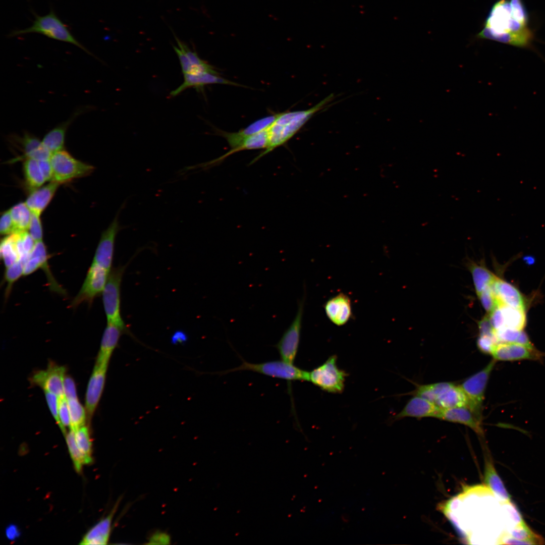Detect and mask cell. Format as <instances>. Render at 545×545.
I'll return each mask as SVG.
<instances>
[{
	"instance_id": "cell-56",
	"label": "cell",
	"mask_w": 545,
	"mask_h": 545,
	"mask_svg": "<svg viewBox=\"0 0 545 545\" xmlns=\"http://www.w3.org/2000/svg\"><path fill=\"white\" fill-rule=\"evenodd\" d=\"M186 336L183 332H177L173 337L174 342H183L185 341Z\"/></svg>"
},
{
	"instance_id": "cell-21",
	"label": "cell",
	"mask_w": 545,
	"mask_h": 545,
	"mask_svg": "<svg viewBox=\"0 0 545 545\" xmlns=\"http://www.w3.org/2000/svg\"><path fill=\"white\" fill-rule=\"evenodd\" d=\"M60 185L51 181L46 185L31 191L25 202L31 212L41 215L52 199Z\"/></svg>"
},
{
	"instance_id": "cell-6",
	"label": "cell",
	"mask_w": 545,
	"mask_h": 545,
	"mask_svg": "<svg viewBox=\"0 0 545 545\" xmlns=\"http://www.w3.org/2000/svg\"><path fill=\"white\" fill-rule=\"evenodd\" d=\"M49 161L52 169L51 181L60 184L87 176L94 169L92 165L77 159L65 149L52 153Z\"/></svg>"
},
{
	"instance_id": "cell-31",
	"label": "cell",
	"mask_w": 545,
	"mask_h": 545,
	"mask_svg": "<svg viewBox=\"0 0 545 545\" xmlns=\"http://www.w3.org/2000/svg\"><path fill=\"white\" fill-rule=\"evenodd\" d=\"M31 253L39 258L41 265L40 268H42L45 274L50 289L57 293L65 294V291L57 282L49 269L48 263V254L46 247L42 241L35 243Z\"/></svg>"
},
{
	"instance_id": "cell-8",
	"label": "cell",
	"mask_w": 545,
	"mask_h": 545,
	"mask_svg": "<svg viewBox=\"0 0 545 545\" xmlns=\"http://www.w3.org/2000/svg\"><path fill=\"white\" fill-rule=\"evenodd\" d=\"M305 300L304 290L303 295L298 302L295 317L275 345L281 360L290 364H294L299 346Z\"/></svg>"
},
{
	"instance_id": "cell-4",
	"label": "cell",
	"mask_w": 545,
	"mask_h": 545,
	"mask_svg": "<svg viewBox=\"0 0 545 545\" xmlns=\"http://www.w3.org/2000/svg\"><path fill=\"white\" fill-rule=\"evenodd\" d=\"M125 269V266H119L111 270L101 294L107 323L117 325L126 333L128 328L121 313V285Z\"/></svg>"
},
{
	"instance_id": "cell-30",
	"label": "cell",
	"mask_w": 545,
	"mask_h": 545,
	"mask_svg": "<svg viewBox=\"0 0 545 545\" xmlns=\"http://www.w3.org/2000/svg\"><path fill=\"white\" fill-rule=\"evenodd\" d=\"M23 169L25 182L30 191L41 187L46 182L38 160L30 158H25Z\"/></svg>"
},
{
	"instance_id": "cell-25",
	"label": "cell",
	"mask_w": 545,
	"mask_h": 545,
	"mask_svg": "<svg viewBox=\"0 0 545 545\" xmlns=\"http://www.w3.org/2000/svg\"><path fill=\"white\" fill-rule=\"evenodd\" d=\"M484 481L486 486L502 504L511 502V496L497 473L492 457L487 451H485L484 455Z\"/></svg>"
},
{
	"instance_id": "cell-35",
	"label": "cell",
	"mask_w": 545,
	"mask_h": 545,
	"mask_svg": "<svg viewBox=\"0 0 545 545\" xmlns=\"http://www.w3.org/2000/svg\"><path fill=\"white\" fill-rule=\"evenodd\" d=\"M65 436L74 468L77 472L80 473L83 466L91 463L92 460L85 457L78 448L75 440L74 431L70 429Z\"/></svg>"
},
{
	"instance_id": "cell-52",
	"label": "cell",
	"mask_w": 545,
	"mask_h": 545,
	"mask_svg": "<svg viewBox=\"0 0 545 545\" xmlns=\"http://www.w3.org/2000/svg\"><path fill=\"white\" fill-rule=\"evenodd\" d=\"M506 505L507 506V511L509 512L510 517L516 525L524 521L521 514L515 504L510 502L506 503Z\"/></svg>"
},
{
	"instance_id": "cell-2",
	"label": "cell",
	"mask_w": 545,
	"mask_h": 545,
	"mask_svg": "<svg viewBox=\"0 0 545 545\" xmlns=\"http://www.w3.org/2000/svg\"><path fill=\"white\" fill-rule=\"evenodd\" d=\"M334 98L331 94L310 108L279 114L277 118L268 129V142L267 148L255 157L252 164L276 148L286 143L293 137L303 125L316 113L329 106Z\"/></svg>"
},
{
	"instance_id": "cell-18",
	"label": "cell",
	"mask_w": 545,
	"mask_h": 545,
	"mask_svg": "<svg viewBox=\"0 0 545 545\" xmlns=\"http://www.w3.org/2000/svg\"><path fill=\"white\" fill-rule=\"evenodd\" d=\"M493 359L499 361L540 359L542 355L534 348L514 343H499L492 354Z\"/></svg>"
},
{
	"instance_id": "cell-32",
	"label": "cell",
	"mask_w": 545,
	"mask_h": 545,
	"mask_svg": "<svg viewBox=\"0 0 545 545\" xmlns=\"http://www.w3.org/2000/svg\"><path fill=\"white\" fill-rule=\"evenodd\" d=\"M500 307L504 318V327L517 331H522L526 324L525 309L515 308L505 305Z\"/></svg>"
},
{
	"instance_id": "cell-42",
	"label": "cell",
	"mask_w": 545,
	"mask_h": 545,
	"mask_svg": "<svg viewBox=\"0 0 545 545\" xmlns=\"http://www.w3.org/2000/svg\"><path fill=\"white\" fill-rule=\"evenodd\" d=\"M477 296L482 306L488 314L499 306L498 300L491 286L486 288Z\"/></svg>"
},
{
	"instance_id": "cell-7",
	"label": "cell",
	"mask_w": 545,
	"mask_h": 545,
	"mask_svg": "<svg viewBox=\"0 0 545 545\" xmlns=\"http://www.w3.org/2000/svg\"><path fill=\"white\" fill-rule=\"evenodd\" d=\"M336 355L331 356L323 364L310 371L309 382L326 392L342 393L348 374L338 367Z\"/></svg>"
},
{
	"instance_id": "cell-36",
	"label": "cell",
	"mask_w": 545,
	"mask_h": 545,
	"mask_svg": "<svg viewBox=\"0 0 545 545\" xmlns=\"http://www.w3.org/2000/svg\"><path fill=\"white\" fill-rule=\"evenodd\" d=\"M67 400L70 412V429L74 431L85 425L87 420L86 411L85 408L80 403L78 398Z\"/></svg>"
},
{
	"instance_id": "cell-37",
	"label": "cell",
	"mask_w": 545,
	"mask_h": 545,
	"mask_svg": "<svg viewBox=\"0 0 545 545\" xmlns=\"http://www.w3.org/2000/svg\"><path fill=\"white\" fill-rule=\"evenodd\" d=\"M451 383L441 382L420 386L415 391V395L421 397L434 404L437 398Z\"/></svg>"
},
{
	"instance_id": "cell-53",
	"label": "cell",
	"mask_w": 545,
	"mask_h": 545,
	"mask_svg": "<svg viewBox=\"0 0 545 545\" xmlns=\"http://www.w3.org/2000/svg\"><path fill=\"white\" fill-rule=\"evenodd\" d=\"M38 163L45 181H51L52 179V169L49 160H40Z\"/></svg>"
},
{
	"instance_id": "cell-11",
	"label": "cell",
	"mask_w": 545,
	"mask_h": 545,
	"mask_svg": "<svg viewBox=\"0 0 545 545\" xmlns=\"http://www.w3.org/2000/svg\"><path fill=\"white\" fill-rule=\"evenodd\" d=\"M124 203L118 211L113 221L102 232L92 262L97 264L110 272L114 257L115 243L118 232L124 227L120 224L119 216L125 207Z\"/></svg>"
},
{
	"instance_id": "cell-24",
	"label": "cell",
	"mask_w": 545,
	"mask_h": 545,
	"mask_svg": "<svg viewBox=\"0 0 545 545\" xmlns=\"http://www.w3.org/2000/svg\"><path fill=\"white\" fill-rule=\"evenodd\" d=\"M499 302V306L505 305L525 309V301L520 291L511 284L499 278L491 286Z\"/></svg>"
},
{
	"instance_id": "cell-50",
	"label": "cell",
	"mask_w": 545,
	"mask_h": 545,
	"mask_svg": "<svg viewBox=\"0 0 545 545\" xmlns=\"http://www.w3.org/2000/svg\"><path fill=\"white\" fill-rule=\"evenodd\" d=\"M497 544H534L529 540H522L516 538L512 536L510 533L507 532L503 533L498 539Z\"/></svg>"
},
{
	"instance_id": "cell-34",
	"label": "cell",
	"mask_w": 545,
	"mask_h": 545,
	"mask_svg": "<svg viewBox=\"0 0 545 545\" xmlns=\"http://www.w3.org/2000/svg\"><path fill=\"white\" fill-rule=\"evenodd\" d=\"M0 255L6 267L11 266L19 260L15 233L7 235L2 240L0 245Z\"/></svg>"
},
{
	"instance_id": "cell-19",
	"label": "cell",
	"mask_w": 545,
	"mask_h": 545,
	"mask_svg": "<svg viewBox=\"0 0 545 545\" xmlns=\"http://www.w3.org/2000/svg\"><path fill=\"white\" fill-rule=\"evenodd\" d=\"M324 309L328 319L337 326L345 325L352 316L351 299L343 293L329 299L324 304Z\"/></svg>"
},
{
	"instance_id": "cell-28",
	"label": "cell",
	"mask_w": 545,
	"mask_h": 545,
	"mask_svg": "<svg viewBox=\"0 0 545 545\" xmlns=\"http://www.w3.org/2000/svg\"><path fill=\"white\" fill-rule=\"evenodd\" d=\"M179 48L183 51L187 58L188 64L183 74H199L210 73L218 75L213 66L201 59L196 52L192 51L184 43L177 38Z\"/></svg>"
},
{
	"instance_id": "cell-26",
	"label": "cell",
	"mask_w": 545,
	"mask_h": 545,
	"mask_svg": "<svg viewBox=\"0 0 545 545\" xmlns=\"http://www.w3.org/2000/svg\"><path fill=\"white\" fill-rule=\"evenodd\" d=\"M124 333L125 332L119 326L107 323L102 334L96 362L109 363L111 357Z\"/></svg>"
},
{
	"instance_id": "cell-16",
	"label": "cell",
	"mask_w": 545,
	"mask_h": 545,
	"mask_svg": "<svg viewBox=\"0 0 545 545\" xmlns=\"http://www.w3.org/2000/svg\"><path fill=\"white\" fill-rule=\"evenodd\" d=\"M9 138L10 142L22 152L24 159L30 158L38 161L50 159L52 153L35 135L24 132L20 136L12 135Z\"/></svg>"
},
{
	"instance_id": "cell-49",
	"label": "cell",
	"mask_w": 545,
	"mask_h": 545,
	"mask_svg": "<svg viewBox=\"0 0 545 545\" xmlns=\"http://www.w3.org/2000/svg\"><path fill=\"white\" fill-rule=\"evenodd\" d=\"M64 392L67 399L78 398L75 383L72 377L66 374L64 382Z\"/></svg>"
},
{
	"instance_id": "cell-3",
	"label": "cell",
	"mask_w": 545,
	"mask_h": 545,
	"mask_svg": "<svg viewBox=\"0 0 545 545\" xmlns=\"http://www.w3.org/2000/svg\"><path fill=\"white\" fill-rule=\"evenodd\" d=\"M242 363L238 367L217 373L224 375L239 371H250L271 377L285 380L288 383L295 381L309 382V372L283 360H272L258 363L248 362L242 359Z\"/></svg>"
},
{
	"instance_id": "cell-12",
	"label": "cell",
	"mask_w": 545,
	"mask_h": 545,
	"mask_svg": "<svg viewBox=\"0 0 545 545\" xmlns=\"http://www.w3.org/2000/svg\"><path fill=\"white\" fill-rule=\"evenodd\" d=\"M66 367L51 362L45 369L33 373L29 378L30 384L42 389L43 391L53 393L59 397L64 396V382Z\"/></svg>"
},
{
	"instance_id": "cell-41",
	"label": "cell",
	"mask_w": 545,
	"mask_h": 545,
	"mask_svg": "<svg viewBox=\"0 0 545 545\" xmlns=\"http://www.w3.org/2000/svg\"><path fill=\"white\" fill-rule=\"evenodd\" d=\"M59 417L60 428L65 435L67 432V428L70 427V417L68 403L65 395L59 397Z\"/></svg>"
},
{
	"instance_id": "cell-47",
	"label": "cell",
	"mask_w": 545,
	"mask_h": 545,
	"mask_svg": "<svg viewBox=\"0 0 545 545\" xmlns=\"http://www.w3.org/2000/svg\"><path fill=\"white\" fill-rule=\"evenodd\" d=\"M15 229L10 209L3 212L0 219V233L2 235L15 233Z\"/></svg>"
},
{
	"instance_id": "cell-10",
	"label": "cell",
	"mask_w": 545,
	"mask_h": 545,
	"mask_svg": "<svg viewBox=\"0 0 545 545\" xmlns=\"http://www.w3.org/2000/svg\"><path fill=\"white\" fill-rule=\"evenodd\" d=\"M109 274L103 267L92 262L82 287L70 306L76 308L83 302L91 305L94 298L102 293Z\"/></svg>"
},
{
	"instance_id": "cell-22",
	"label": "cell",
	"mask_w": 545,
	"mask_h": 545,
	"mask_svg": "<svg viewBox=\"0 0 545 545\" xmlns=\"http://www.w3.org/2000/svg\"><path fill=\"white\" fill-rule=\"evenodd\" d=\"M439 409L440 408L433 403L415 395L408 401L402 410L395 415V420L405 417H435Z\"/></svg>"
},
{
	"instance_id": "cell-1",
	"label": "cell",
	"mask_w": 545,
	"mask_h": 545,
	"mask_svg": "<svg viewBox=\"0 0 545 545\" xmlns=\"http://www.w3.org/2000/svg\"><path fill=\"white\" fill-rule=\"evenodd\" d=\"M478 36L521 47L529 46L533 39L527 26L513 18L508 0H500L493 6Z\"/></svg>"
},
{
	"instance_id": "cell-5",
	"label": "cell",
	"mask_w": 545,
	"mask_h": 545,
	"mask_svg": "<svg viewBox=\"0 0 545 545\" xmlns=\"http://www.w3.org/2000/svg\"><path fill=\"white\" fill-rule=\"evenodd\" d=\"M30 33H40L53 39L73 44L93 56L72 35L66 26L52 11L45 16H37L31 26L15 31L11 35L15 36Z\"/></svg>"
},
{
	"instance_id": "cell-20",
	"label": "cell",
	"mask_w": 545,
	"mask_h": 545,
	"mask_svg": "<svg viewBox=\"0 0 545 545\" xmlns=\"http://www.w3.org/2000/svg\"><path fill=\"white\" fill-rule=\"evenodd\" d=\"M120 500H118L110 513L101 519L85 534L81 544H105L108 543L112 529L113 518L118 509Z\"/></svg>"
},
{
	"instance_id": "cell-15",
	"label": "cell",
	"mask_w": 545,
	"mask_h": 545,
	"mask_svg": "<svg viewBox=\"0 0 545 545\" xmlns=\"http://www.w3.org/2000/svg\"><path fill=\"white\" fill-rule=\"evenodd\" d=\"M481 415L467 406L440 408L435 418L466 425L480 438H484Z\"/></svg>"
},
{
	"instance_id": "cell-40",
	"label": "cell",
	"mask_w": 545,
	"mask_h": 545,
	"mask_svg": "<svg viewBox=\"0 0 545 545\" xmlns=\"http://www.w3.org/2000/svg\"><path fill=\"white\" fill-rule=\"evenodd\" d=\"M24 264L18 260L11 266L6 267L4 273V281L7 284L5 291V299L9 297L13 284L22 276H23Z\"/></svg>"
},
{
	"instance_id": "cell-23",
	"label": "cell",
	"mask_w": 545,
	"mask_h": 545,
	"mask_svg": "<svg viewBox=\"0 0 545 545\" xmlns=\"http://www.w3.org/2000/svg\"><path fill=\"white\" fill-rule=\"evenodd\" d=\"M213 84L239 85L235 82L212 73L185 74H184V82L183 83L175 90L172 91L170 92V96L175 97L188 88L194 87L197 90H199L202 89L205 85Z\"/></svg>"
},
{
	"instance_id": "cell-46",
	"label": "cell",
	"mask_w": 545,
	"mask_h": 545,
	"mask_svg": "<svg viewBox=\"0 0 545 545\" xmlns=\"http://www.w3.org/2000/svg\"><path fill=\"white\" fill-rule=\"evenodd\" d=\"M498 344L495 336L479 335L477 340L479 350L483 353L490 355Z\"/></svg>"
},
{
	"instance_id": "cell-51",
	"label": "cell",
	"mask_w": 545,
	"mask_h": 545,
	"mask_svg": "<svg viewBox=\"0 0 545 545\" xmlns=\"http://www.w3.org/2000/svg\"><path fill=\"white\" fill-rule=\"evenodd\" d=\"M479 335H488L495 336V330L493 328L489 315L484 316L478 322Z\"/></svg>"
},
{
	"instance_id": "cell-48",
	"label": "cell",
	"mask_w": 545,
	"mask_h": 545,
	"mask_svg": "<svg viewBox=\"0 0 545 545\" xmlns=\"http://www.w3.org/2000/svg\"><path fill=\"white\" fill-rule=\"evenodd\" d=\"M44 393L49 411L57 424L60 427V422L59 417V397L53 393L47 391H44Z\"/></svg>"
},
{
	"instance_id": "cell-27",
	"label": "cell",
	"mask_w": 545,
	"mask_h": 545,
	"mask_svg": "<svg viewBox=\"0 0 545 545\" xmlns=\"http://www.w3.org/2000/svg\"><path fill=\"white\" fill-rule=\"evenodd\" d=\"M434 404L440 408H451L467 406L468 400L460 386L451 383L440 395Z\"/></svg>"
},
{
	"instance_id": "cell-38",
	"label": "cell",
	"mask_w": 545,
	"mask_h": 545,
	"mask_svg": "<svg viewBox=\"0 0 545 545\" xmlns=\"http://www.w3.org/2000/svg\"><path fill=\"white\" fill-rule=\"evenodd\" d=\"M74 432L76 443L81 452L88 459L92 460V442L88 426L85 424Z\"/></svg>"
},
{
	"instance_id": "cell-13",
	"label": "cell",
	"mask_w": 545,
	"mask_h": 545,
	"mask_svg": "<svg viewBox=\"0 0 545 545\" xmlns=\"http://www.w3.org/2000/svg\"><path fill=\"white\" fill-rule=\"evenodd\" d=\"M109 363H95L89 378L85 398L87 420H91L101 399L105 383Z\"/></svg>"
},
{
	"instance_id": "cell-33",
	"label": "cell",
	"mask_w": 545,
	"mask_h": 545,
	"mask_svg": "<svg viewBox=\"0 0 545 545\" xmlns=\"http://www.w3.org/2000/svg\"><path fill=\"white\" fill-rule=\"evenodd\" d=\"M15 232L27 231L32 212L25 202H19L10 209Z\"/></svg>"
},
{
	"instance_id": "cell-54",
	"label": "cell",
	"mask_w": 545,
	"mask_h": 545,
	"mask_svg": "<svg viewBox=\"0 0 545 545\" xmlns=\"http://www.w3.org/2000/svg\"><path fill=\"white\" fill-rule=\"evenodd\" d=\"M6 536L11 541L15 540L20 535V531L15 524L9 525L5 530Z\"/></svg>"
},
{
	"instance_id": "cell-44",
	"label": "cell",
	"mask_w": 545,
	"mask_h": 545,
	"mask_svg": "<svg viewBox=\"0 0 545 545\" xmlns=\"http://www.w3.org/2000/svg\"><path fill=\"white\" fill-rule=\"evenodd\" d=\"M512 15L514 19L527 26L528 17L522 0H510Z\"/></svg>"
},
{
	"instance_id": "cell-29",
	"label": "cell",
	"mask_w": 545,
	"mask_h": 545,
	"mask_svg": "<svg viewBox=\"0 0 545 545\" xmlns=\"http://www.w3.org/2000/svg\"><path fill=\"white\" fill-rule=\"evenodd\" d=\"M468 267L472 276L477 296L486 288L491 286L498 278L485 266L481 264L471 262Z\"/></svg>"
},
{
	"instance_id": "cell-55",
	"label": "cell",
	"mask_w": 545,
	"mask_h": 545,
	"mask_svg": "<svg viewBox=\"0 0 545 545\" xmlns=\"http://www.w3.org/2000/svg\"><path fill=\"white\" fill-rule=\"evenodd\" d=\"M150 543L167 544L169 543L170 537L165 533H156L151 537Z\"/></svg>"
},
{
	"instance_id": "cell-39",
	"label": "cell",
	"mask_w": 545,
	"mask_h": 545,
	"mask_svg": "<svg viewBox=\"0 0 545 545\" xmlns=\"http://www.w3.org/2000/svg\"><path fill=\"white\" fill-rule=\"evenodd\" d=\"M510 533L516 538L529 540L533 542L534 544H542L545 543L543 538L540 535L534 532L525 521L516 525Z\"/></svg>"
},
{
	"instance_id": "cell-43",
	"label": "cell",
	"mask_w": 545,
	"mask_h": 545,
	"mask_svg": "<svg viewBox=\"0 0 545 545\" xmlns=\"http://www.w3.org/2000/svg\"><path fill=\"white\" fill-rule=\"evenodd\" d=\"M521 332L504 327L495 331V337L498 344L517 343Z\"/></svg>"
},
{
	"instance_id": "cell-45",
	"label": "cell",
	"mask_w": 545,
	"mask_h": 545,
	"mask_svg": "<svg viewBox=\"0 0 545 545\" xmlns=\"http://www.w3.org/2000/svg\"><path fill=\"white\" fill-rule=\"evenodd\" d=\"M40 215L32 212L28 232L35 241H42L43 229Z\"/></svg>"
},
{
	"instance_id": "cell-9",
	"label": "cell",
	"mask_w": 545,
	"mask_h": 545,
	"mask_svg": "<svg viewBox=\"0 0 545 545\" xmlns=\"http://www.w3.org/2000/svg\"><path fill=\"white\" fill-rule=\"evenodd\" d=\"M496 361L493 359L483 369L468 377L460 385L467 398V407L480 415L485 389Z\"/></svg>"
},
{
	"instance_id": "cell-14",
	"label": "cell",
	"mask_w": 545,
	"mask_h": 545,
	"mask_svg": "<svg viewBox=\"0 0 545 545\" xmlns=\"http://www.w3.org/2000/svg\"><path fill=\"white\" fill-rule=\"evenodd\" d=\"M279 114L261 118L237 132H227L220 131L219 134L226 139L231 147L226 152L228 156L244 150L242 144L251 136L268 129L277 118Z\"/></svg>"
},
{
	"instance_id": "cell-17",
	"label": "cell",
	"mask_w": 545,
	"mask_h": 545,
	"mask_svg": "<svg viewBox=\"0 0 545 545\" xmlns=\"http://www.w3.org/2000/svg\"><path fill=\"white\" fill-rule=\"evenodd\" d=\"M93 109V106L86 105L76 110L65 121L57 125L49 131L41 140L43 146L52 154L64 149L66 132L74 121L80 115Z\"/></svg>"
}]
</instances>
